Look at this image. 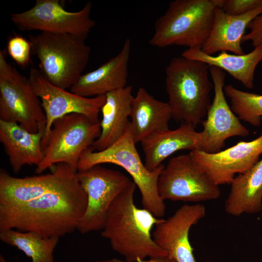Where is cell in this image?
Here are the masks:
<instances>
[{
  "label": "cell",
  "instance_id": "obj_29",
  "mask_svg": "<svg viewBox=\"0 0 262 262\" xmlns=\"http://www.w3.org/2000/svg\"><path fill=\"white\" fill-rule=\"evenodd\" d=\"M247 29H249L247 33H245L242 43L251 42L254 48L262 43V13L255 17L248 24Z\"/></svg>",
  "mask_w": 262,
  "mask_h": 262
},
{
  "label": "cell",
  "instance_id": "obj_24",
  "mask_svg": "<svg viewBox=\"0 0 262 262\" xmlns=\"http://www.w3.org/2000/svg\"><path fill=\"white\" fill-rule=\"evenodd\" d=\"M181 56L188 59L202 62L210 66L219 67L227 71L234 79L240 82L246 88L254 87L255 69L262 61V43L251 52L243 55L220 52L213 56L203 52L201 49H187Z\"/></svg>",
  "mask_w": 262,
  "mask_h": 262
},
{
  "label": "cell",
  "instance_id": "obj_31",
  "mask_svg": "<svg viewBox=\"0 0 262 262\" xmlns=\"http://www.w3.org/2000/svg\"><path fill=\"white\" fill-rule=\"evenodd\" d=\"M0 262H6V261L4 258L3 257L2 255H0Z\"/></svg>",
  "mask_w": 262,
  "mask_h": 262
},
{
  "label": "cell",
  "instance_id": "obj_8",
  "mask_svg": "<svg viewBox=\"0 0 262 262\" xmlns=\"http://www.w3.org/2000/svg\"><path fill=\"white\" fill-rule=\"evenodd\" d=\"M0 50V120L19 124L32 133L44 132L46 117L29 78L20 74Z\"/></svg>",
  "mask_w": 262,
  "mask_h": 262
},
{
  "label": "cell",
  "instance_id": "obj_7",
  "mask_svg": "<svg viewBox=\"0 0 262 262\" xmlns=\"http://www.w3.org/2000/svg\"><path fill=\"white\" fill-rule=\"evenodd\" d=\"M100 131V122H94L82 114H70L56 119L42 140L44 158L35 172L40 174L60 163L77 172L82 155L92 146Z\"/></svg>",
  "mask_w": 262,
  "mask_h": 262
},
{
  "label": "cell",
  "instance_id": "obj_14",
  "mask_svg": "<svg viewBox=\"0 0 262 262\" xmlns=\"http://www.w3.org/2000/svg\"><path fill=\"white\" fill-rule=\"evenodd\" d=\"M189 153L216 184H230L236 174L245 172L260 160L262 154V132L252 141H240L216 153H208L196 149Z\"/></svg>",
  "mask_w": 262,
  "mask_h": 262
},
{
  "label": "cell",
  "instance_id": "obj_30",
  "mask_svg": "<svg viewBox=\"0 0 262 262\" xmlns=\"http://www.w3.org/2000/svg\"><path fill=\"white\" fill-rule=\"evenodd\" d=\"M140 262H177L174 259L169 256H164L163 257L150 259L147 261H143Z\"/></svg>",
  "mask_w": 262,
  "mask_h": 262
},
{
  "label": "cell",
  "instance_id": "obj_1",
  "mask_svg": "<svg viewBox=\"0 0 262 262\" xmlns=\"http://www.w3.org/2000/svg\"><path fill=\"white\" fill-rule=\"evenodd\" d=\"M87 206L86 193L76 174L60 186L30 201L0 205V230L16 229L59 238L77 229Z\"/></svg>",
  "mask_w": 262,
  "mask_h": 262
},
{
  "label": "cell",
  "instance_id": "obj_17",
  "mask_svg": "<svg viewBox=\"0 0 262 262\" xmlns=\"http://www.w3.org/2000/svg\"><path fill=\"white\" fill-rule=\"evenodd\" d=\"M131 41L127 38L118 54L96 69L82 74L70 88L79 96L92 98L126 86Z\"/></svg>",
  "mask_w": 262,
  "mask_h": 262
},
{
  "label": "cell",
  "instance_id": "obj_18",
  "mask_svg": "<svg viewBox=\"0 0 262 262\" xmlns=\"http://www.w3.org/2000/svg\"><path fill=\"white\" fill-rule=\"evenodd\" d=\"M261 13L262 5L239 16L228 15L215 7L212 29L201 50L210 55L223 51L244 54L241 47L242 38L249 23Z\"/></svg>",
  "mask_w": 262,
  "mask_h": 262
},
{
  "label": "cell",
  "instance_id": "obj_2",
  "mask_svg": "<svg viewBox=\"0 0 262 262\" xmlns=\"http://www.w3.org/2000/svg\"><path fill=\"white\" fill-rule=\"evenodd\" d=\"M131 180L111 204L101 235L107 239L112 249L122 255L126 262H140L147 258L168 256L154 242L152 229L163 218L136 206V188Z\"/></svg>",
  "mask_w": 262,
  "mask_h": 262
},
{
  "label": "cell",
  "instance_id": "obj_6",
  "mask_svg": "<svg viewBox=\"0 0 262 262\" xmlns=\"http://www.w3.org/2000/svg\"><path fill=\"white\" fill-rule=\"evenodd\" d=\"M39 70L51 83L70 88L88 64L91 48L85 40L69 34L41 32L30 35Z\"/></svg>",
  "mask_w": 262,
  "mask_h": 262
},
{
  "label": "cell",
  "instance_id": "obj_13",
  "mask_svg": "<svg viewBox=\"0 0 262 262\" xmlns=\"http://www.w3.org/2000/svg\"><path fill=\"white\" fill-rule=\"evenodd\" d=\"M210 74L213 84L214 98L206 119L201 123L203 129L200 131L199 150L214 153L221 150L228 138L247 136L249 131L241 123L225 98V72L219 67L210 66Z\"/></svg>",
  "mask_w": 262,
  "mask_h": 262
},
{
  "label": "cell",
  "instance_id": "obj_15",
  "mask_svg": "<svg viewBox=\"0 0 262 262\" xmlns=\"http://www.w3.org/2000/svg\"><path fill=\"white\" fill-rule=\"evenodd\" d=\"M205 214L203 205H182L172 216L155 226L152 232L154 242L177 262H196L189 231Z\"/></svg>",
  "mask_w": 262,
  "mask_h": 262
},
{
  "label": "cell",
  "instance_id": "obj_20",
  "mask_svg": "<svg viewBox=\"0 0 262 262\" xmlns=\"http://www.w3.org/2000/svg\"><path fill=\"white\" fill-rule=\"evenodd\" d=\"M105 96L100 111V133L91 146L95 151L104 150L115 143L124 135L130 123L134 97L132 87L126 86Z\"/></svg>",
  "mask_w": 262,
  "mask_h": 262
},
{
  "label": "cell",
  "instance_id": "obj_5",
  "mask_svg": "<svg viewBox=\"0 0 262 262\" xmlns=\"http://www.w3.org/2000/svg\"><path fill=\"white\" fill-rule=\"evenodd\" d=\"M130 129V123L124 135L115 143L101 151H95L92 147L82 155L78 165V171L94 165L112 164L124 168L132 177L141 195L143 208L154 216L161 218L165 213L164 201L159 196L157 182L164 168L163 164L152 171L143 164L135 147Z\"/></svg>",
  "mask_w": 262,
  "mask_h": 262
},
{
  "label": "cell",
  "instance_id": "obj_9",
  "mask_svg": "<svg viewBox=\"0 0 262 262\" xmlns=\"http://www.w3.org/2000/svg\"><path fill=\"white\" fill-rule=\"evenodd\" d=\"M159 196L164 201L199 202L220 196L216 184L193 161L189 153L171 158L158 179Z\"/></svg>",
  "mask_w": 262,
  "mask_h": 262
},
{
  "label": "cell",
  "instance_id": "obj_11",
  "mask_svg": "<svg viewBox=\"0 0 262 262\" xmlns=\"http://www.w3.org/2000/svg\"><path fill=\"white\" fill-rule=\"evenodd\" d=\"M76 175L87 196V208L77 230L83 234L101 230L111 204L131 180L122 172L100 164L78 171Z\"/></svg>",
  "mask_w": 262,
  "mask_h": 262
},
{
  "label": "cell",
  "instance_id": "obj_19",
  "mask_svg": "<svg viewBox=\"0 0 262 262\" xmlns=\"http://www.w3.org/2000/svg\"><path fill=\"white\" fill-rule=\"evenodd\" d=\"M171 118L168 102L156 99L140 87L133 97L130 116L131 131L135 144L169 130Z\"/></svg>",
  "mask_w": 262,
  "mask_h": 262
},
{
  "label": "cell",
  "instance_id": "obj_22",
  "mask_svg": "<svg viewBox=\"0 0 262 262\" xmlns=\"http://www.w3.org/2000/svg\"><path fill=\"white\" fill-rule=\"evenodd\" d=\"M145 156L144 164L152 171L176 151L200 149V132L189 124H180L175 130L157 133L141 143Z\"/></svg>",
  "mask_w": 262,
  "mask_h": 262
},
{
  "label": "cell",
  "instance_id": "obj_26",
  "mask_svg": "<svg viewBox=\"0 0 262 262\" xmlns=\"http://www.w3.org/2000/svg\"><path fill=\"white\" fill-rule=\"evenodd\" d=\"M230 107L240 120L259 127L262 118V95L240 90L231 84L224 87Z\"/></svg>",
  "mask_w": 262,
  "mask_h": 262
},
{
  "label": "cell",
  "instance_id": "obj_3",
  "mask_svg": "<svg viewBox=\"0 0 262 262\" xmlns=\"http://www.w3.org/2000/svg\"><path fill=\"white\" fill-rule=\"evenodd\" d=\"M210 66L181 56L173 57L165 68V89L172 118L195 128L201 124L211 105L213 83Z\"/></svg>",
  "mask_w": 262,
  "mask_h": 262
},
{
  "label": "cell",
  "instance_id": "obj_21",
  "mask_svg": "<svg viewBox=\"0 0 262 262\" xmlns=\"http://www.w3.org/2000/svg\"><path fill=\"white\" fill-rule=\"evenodd\" d=\"M43 134V131L32 133L17 123L0 120V142L15 173L25 165L37 166L42 162Z\"/></svg>",
  "mask_w": 262,
  "mask_h": 262
},
{
  "label": "cell",
  "instance_id": "obj_27",
  "mask_svg": "<svg viewBox=\"0 0 262 262\" xmlns=\"http://www.w3.org/2000/svg\"><path fill=\"white\" fill-rule=\"evenodd\" d=\"M32 50L30 41L21 35H14L7 41L8 53L21 66L25 67L29 64Z\"/></svg>",
  "mask_w": 262,
  "mask_h": 262
},
{
  "label": "cell",
  "instance_id": "obj_23",
  "mask_svg": "<svg viewBox=\"0 0 262 262\" xmlns=\"http://www.w3.org/2000/svg\"><path fill=\"white\" fill-rule=\"evenodd\" d=\"M225 201L226 212L239 216L262 211V158L245 172L237 175L231 182Z\"/></svg>",
  "mask_w": 262,
  "mask_h": 262
},
{
  "label": "cell",
  "instance_id": "obj_28",
  "mask_svg": "<svg viewBox=\"0 0 262 262\" xmlns=\"http://www.w3.org/2000/svg\"><path fill=\"white\" fill-rule=\"evenodd\" d=\"M213 1L216 7L232 16L245 14L262 5V0H213Z\"/></svg>",
  "mask_w": 262,
  "mask_h": 262
},
{
  "label": "cell",
  "instance_id": "obj_16",
  "mask_svg": "<svg viewBox=\"0 0 262 262\" xmlns=\"http://www.w3.org/2000/svg\"><path fill=\"white\" fill-rule=\"evenodd\" d=\"M49 173L16 178L3 169L0 171V205L15 206L26 203L60 186L77 172L60 163Z\"/></svg>",
  "mask_w": 262,
  "mask_h": 262
},
{
  "label": "cell",
  "instance_id": "obj_12",
  "mask_svg": "<svg viewBox=\"0 0 262 262\" xmlns=\"http://www.w3.org/2000/svg\"><path fill=\"white\" fill-rule=\"evenodd\" d=\"M28 78L46 117L42 140L49 134L53 122L68 114H80L94 122H100L98 115L105 102V95L87 98L67 91L51 83L35 67L30 69Z\"/></svg>",
  "mask_w": 262,
  "mask_h": 262
},
{
  "label": "cell",
  "instance_id": "obj_10",
  "mask_svg": "<svg viewBox=\"0 0 262 262\" xmlns=\"http://www.w3.org/2000/svg\"><path fill=\"white\" fill-rule=\"evenodd\" d=\"M92 8L88 1L80 10L70 12L59 0H36L31 8L11 14L10 19L22 30L69 34L85 40L96 24L90 17Z\"/></svg>",
  "mask_w": 262,
  "mask_h": 262
},
{
  "label": "cell",
  "instance_id": "obj_25",
  "mask_svg": "<svg viewBox=\"0 0 262 262\" xmlns=\"http://www.w3.org/2000/svg\"><path fill=\"white\" fill-rule=\"evenodd\" d=\"M0 239L22 251L31 258L32 262H55L53 252L59 238L44 237L34 232L9 229L0 230Z\"/></svg>",
  "mask_w": 262,
  "mask_h": 262
},
{
  "label": "cell",
  "instance_id": "obj_4",
  "mask_svg": "<svg viewBox=\"0 0 262 262\" xmlns=\"http://www.w3.org/2000/svg\"><path fill=\"white\" fill-rule=\"evenodd\" d=\"M216 6L213 0H174L155 23L150 45L201 49L210 33Z\"/></svg>",
  "mask_w": 262,
  "mask_h": 262
}]
</instances>
